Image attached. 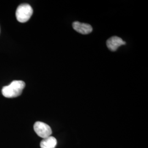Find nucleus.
<instances>
[{"label":"nucleus","mask_w":148,"mask_h":148,"mask_svg":"<svg viewBox=\"0 0 148 148\" xmlns=\"http://www.w3.org/2000/svg\"><path fill=\"white\" fill-rule=\"evenodd\" d=\"M25 86V84L23 81H13L10 85L3 87L2 93L6 98H15L21 95Z\"/></svg>","instance_id":"obj_1"},{"label":"nucleus","mask_w":148,"mask_h":148,"mask_svg":"<svg viewBox=\"0 0 148 148\" xmlns=\"http://www.w3.org/2000/svg\"><path fill=\"white\" fill-rule=\"evenodd\" d=\"M33 10L31 5L27 3H23L18 7L16 10V18L18 21L25 23L30 19Z\"/></svg>","instance_id":"obj_2"},{"label":"nucleus","mask_w":148,"mask_h":148,"mask_svg":"<svg viewBox=\"0 0 148 148\" xmlns=\"http://www.w3.org/2000/svg\"><path fill=\"white\" fill-rule=\"evenodd\" d=\"M34 129L37 135L43 139L51 136L52 133L50 126L42 122H36L34 125Z\"/></svg>","instance_id":"obj_3"},{"label":"nucleus","mask_w":148,"mask_h":148,"mask_svg":"<svg viewBox=\"0 0 148 148\" xmlns=\"http://www.w3.org/2000/svg\"><path fill=\"white\" fill-rule=\"evenodd\" d=\"M126 42L120 37L112 36L109 38L106 41L108 48L111 51H116L117 49L122 45H125Z\"/></svg>","instance_id":"obj_4"},{"label":"nucleus","mask_w":148,"mask_h":148,"mask_svg":"<svg viewBox=\"0 0 148 148\" xmlns=\"http://www.w3.org/2000/svg\"><path fill=\"white\" fill-rule=\"evenodd\" d=\"M73 27L74 30L80 34L87 35L92 32V27L90 24L82 23L79 21H75L73 23Z\"/></svg>","instance_id":"obj_5"},{"label":"nucleus","mask_w":148,"mask_h":148,"mask_svg":"<svg viewBox=\"0 0 148 148\" xmlns=\"http://www.w3.org/2000/svg\"><path fill=\"white\" fill-rule=\"evenodd\" d=\"M57 144V139L53 137L49 136L43 139L40 143V147L41 148H55Z\"/></svg>","instance_id":"obj_6"},{"label":"nucleus","mask_w":148,"mask_h":148,"mask_svg":"<svg viewBox=\"0 0 148 148\" xmlns=\"http://www.w3.org/2000/svg\"><path fill=\"white\" fill-rule=\"evenodd\" d=\"M0 32H1V30H0Z\"/></svg>","instance_id":"obj_7"}]
</instances>
